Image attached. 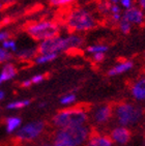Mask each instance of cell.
<instances>
[{
	"mask_svg": "<svg viewBox=\"0 0 145 146\" xmlns=\"http://www.w3.org/2000/svg\"><path fill=\"white\" fill-rule=\"evenodd\" d=\"M95 15L86 7H75L64 17V26L72 33H81L92 30L98 26Z\"/></svg>",
	"mask_w": 145,
	"mask_h": 146,
	"instance_id": "obj_1",
	"label": "cell"
},
{
	"mask_svg": "<svg viewBox=\"0 0 145 146\" xmlns=\"http://www.w3.org/2000/svg\"><path fill=\"white\" fill-rule=\"evenodd\" d=\"M89 119V114L86 109L81 107L65 108L53 115L51 122L56 129L80 127L87 123Z\"/></svg>",
	"mask_w": 145,
	"mask_h": 146,
	"instance_id": "obj_2",
	"label": "cell"
},
{
	"mask_svg": "<svg viewBox=\"0 0 145 146\" xmlns=\"http://www.w3.org/2000/svg\"><path fill=\"white\" fill-rule=\"evenodd\" d=\"M144 111L140 106L131 102H121L113 107V117L118 125L134 127L142 120Z\"/></svg>",
	"mask_w": 145,
	"mask_h": 146,
	"instance_id": "obj_3",
	"label": "cell"
},
{
	"mask_svg": "<svg viewBox=\"0 0 145 146\" xmlns=\"http://www.w3.org/2000/svg\"><path fill=\"white\" fill-rule=\"evenodd\" d=\"M25 31L33 40L43 42L45 39L60 35L61 26L59 23L52 20H42L29 24L26 27Z\"/></svg>",
	"mask_w": 145,
	"mask_h": 146,
	"instance_id": "obj_4",
	"label": "cell"
},
{
	"mask_svg": "<svg viewBox=\"0 0 145 146\" xmlns=\"http://www.w3.org/2000/svg\"><path fill=\"white\" fill-rule=\"evenodd\" d=\"M91 133V129L87 124L80 127L56 129L54 140L62 141L72 146H82L86 143Z\"/></svg>",
	"mask_w": 145,
	"mask_h": 146,
	"instance_id": "obj_5",
	"label": "cell"
},
{
	"mask_svg": "<svg viewBox=\"0 0 145 146\" xmlns=\"http://www.w3.org/2000/svg\"><path fill=\"white\" fill-rule=\"evenodd\" d=\"M45 129L46 122L44 120L30 121L17 129L15 138L21 142H31L41 137Z\"/></svg>",
	"mask_w": 145,
	"mask_h": 146,
	"instance_id": "obj_6",
	"label": "cell"
},
{
	"mask_svg": "<svg viewBox=\"0 0 145 146\" xmlns=\"http://www.w3.org/2000/svg\"><path fill=\"white\" fill-rule=\"evenodd\" d=\"M36 49H37V54L56 53L59 55L60 53L67 51V39L63 35H57L55 37H51L39 42Z\"/></svg>",
	"mask_w": 145,
	"mask_h": 146,
	"instance_id": "obj_7",
	"label": "cell"
},
{
	"mask_svg": "<svg viewBox=\"0 0 145 146\" xmlns=\"http://www.w3.org/2000/svg\"><path fill=\"white\" fill-rule=\"evenodd\" d=\"M112 117H113V107L108 104L100 105L91 113L92 121L98 125L108 123Z\"/></svg>",
	"mask_w": 145,
	"mask_h": 146,
	"instance_id": "obj_8",
	"label": "cell"
},
{
	"mask_svg": "<svg viewBox=\"0 0 145 146\" xmlns=\"http://www.w3.org/2000/svg\"><path fill=\"white\" fill-rule=\"evenodd\" d=\"M109 137L111 138L113 143L117 145H126L130 142L132 138L131 129L122 125H116L110 131Z\"/></svg>",
	"mask_w": 145,
	"mask_h": 146,
	"instance_id": "obj_9",
	"label": "cell"
},
{
	"mask_svg": "<svg viewBox=\"0 0 145 146\" xmlns=\"http://www.w3.org/2000/svg\"><path fill=\"white\" fill-rule=\"evenodd\" d=\"M122 19L126 20L132 26H140L145 22V13L138 5L122 11Z\"/></svg>",
	"mask_w": 145,
	"mask_h": 146,
	"instance_id": "obj_10",
	"label": "cell"
},
{
	"mask_svg": "<svg viewBox=\"0 0 145 146\" xmlns=\"http://www.w3.org/2000/svg\"><path fill=\"white\" fill-rule=\"evenodd\" d=\"M130 92L136 102H145V75L133 81L130 87Z\"/></svg>",
	"mask_w": 145,
	"mask_h": 146,
	"instance_id": "obj_11",
	"label": "cell"
},
{
	"mask_svg": "<svg viewBox=\"0 0 145 146\" xmlns=\"http://www.w3.org/2000/svg\"><path fill=\"white\" fill-rule=\"evenodd\" d=\"M134 68V61L133 60H121V61L117 62L116 64H114L112 68H110L107 72V75L109 77H116L123 75V74L128 73L132 68Z\"/></svg>",
	"mask_w": 145,
	"mask_h": 146,
	"instance_id": "obj_12",
	"label": "cell"
},
{
	"mask_svg": "<svg viewBox=\"0 0 145 146\" xmlns=\"http://www.w3.org/2000/svg\"><path fill=\"white\" fill-rule=\"evenodd\" d=\"M113 141L108 135L100 133H91L84 146H113Z\"/></svg>",
	"mask_w": 145,
	"mask_h": 146,
	"instance_id": "obj_13",
	"label": "cell"
},
{
	"mask_svg": "<svg viewBox=\"0 0 145 146\" xmlns=\"http://www.w3.org/2000/svg\"><path fill=\"white\" fill-rule=\"evenodd\" d=\"M67 44V51L78 50L81 49L84 45V37L79 33H70L65 35Z\"/></svg>",
	"mask_w": 145,
	"mask_h": 146,
	"instance_id": "obj_14",
	"label": "cell"
},
{
	"mask_svg": "<svg viewBox=\"0 0 145 146\" xmlns=\"http://www.w3.org/2000/svg\"><path fill=\"white\" fill-rule=\"evenodd\" d=\"M17 73H18L17 68L13 63H6L3 66L1 73H0V85L2 84V83H4V82L15 78Z\"/></svg>",
	"mask_w": 145,
	"mask_h": 146,
	"instance_id": "obj_15",
	"label": "cell"
},
{
	"mask_svg": "<svg viewBox=\"0 0 145 146\" xmlns=\"http://www.w3.org/2000/svg\"><path fill=\"white\" fill-rule=\"evenodd\" d=\"M37 55V49L36 47H30V48H22L16 52V56L21 60H29L34 59V57Z\"/></svg>",
	"mask_w": 145,
	"mask_h": 146,
	"instance_id": "obj_16",
	"label": "cell"
},
{
	"mask_svg": "<svg viewBox=\"0 0 145 146\" xmlns=\"http://www.w3.org/2000/svg\"><path fill=\"white\" fill-rule=\"evenodd\" d=\"M21 123H22L21 118L16 117V116L7 117L5 119L6 132L9 133V134H13V133L17 132V129L21 127Z\"/></svg>",
	"mask_w": 145,
	"mask_h": 146,
	"instance_id": "obj_17",
	"label": "cell"
},
{
	"mask_svg": "<svg viewBox=\"0 0 145 146\" xmlns=\"http://www.w3.org/2000/svg\"><path fill=\"white\" fill-rule=\"evenodd\" d=\"M58 54L56 53H44V54H37L34 57V62L36 64H46L49 62H52L58 58Z\"/></svg>",
	"mask_w": 145,
	"mask_h": 146,
	"instance_id": "obj_18",
	"label": "cell"
},
{
	"mask_svg": "<svg viewBox=\"0 0 145 146\" xmlns=\"http://www.w3.org/2000/svg\"><path fill=\"white\" fill-rule=\"evenodd\" d=\"M85 51L87 54H90V55L96 53H107L109 51V47L105 44H93L86 47Z\"/></svg>",
	"mask_w": 145,
	"mask_h": 146,
	"instance_id": "obj_19",
	"label": "cell"
},
{
	"mask_svg": "<svg viewBox=\"0 0 145 146\" xmlns=\"http://www.w3.org/2000/svg\"><path fill=\"white\" fill-rule=\"evenodd\" d=\"M31 104L30 100H21V101H14L11 102L6 105V109L9 110H19L23 109V108L28 107Z\"/></svg>",
	"mask_w": 145,
	"mask_h": 146,
	"instance_id": "obj_20",
	"label": "cell"
},
{
	"mask_svg": "<svg viewBox=\"0 0 145 146\" xmlns=\"http://www.w3.org/2000/svg\"><path fill=\"white\" fill-rule=\"evenodd\" d=\"M77 101V96H76L75 92H69V93H65L61 98H59V103L61 106H71L75 102Z\"/></svg>",
	"mask_w": 145,
	"mask_h": 146,
	"instance_id": "obj_21",
	"label": "cell"
},
{
	"mask_svg": "<svg viewBox=\"0 0 145 146\" xmlns=\"http://www.w3.org/2000/svg\"><path fill=\"white\" fill-rule=\"evenodd\" d=\"M109 9H110V3H109L108 0H100V1H98V5H96V11H98V15L108 18Z\"/></svg>",
	"mask_w": 145,
	"mask_h": 146,
	"instance_id": "obj_22",
	"label": "cell"
},
{
	"mask_svg": "<svg viewBox=\"0 0 145 146\" xmlns=\"http://www.w3.org/2000/svg\"><path fill=\"white\" fill-rule=\"evenodd\" d=\"M117 27H118V30H119L122 34H126V35L130 33V32L132 31V28H133L132 24H130L126 20L122 19V18H121V20L118 22Z\"/></svg>",
	"mask_w": 145,
	"mask_h": 146,
	"instance_id": "obj_23",
	"label": "cell"
},
{
	"mask_svg": "<svg viewBox=\"0 0 145 146\" xmlns=\"http://www.w3.org/2000/svg\"><path fill=\"white\" fill-rule=\"evenodd\" d=\"M76 0H49V3L55 7H65L72 4Z\"/></svg>",
	"mask_w": 145,
	"mask_h": 146,
	"instance_id": "obj_24",
	"label": "cell"
},
{
	"mask_svg": "<svg viewBox=\"0 0 145 146\" xmlns=\"http://www.w3.org/2000/svg\"><path fill=\"white\" fill-rule=\"evenodd\" d=\"M2 48H4L5 50L9 51V52H17L18 48H17V44L15 42L14 39H7V40H4L2 42Z\"/></svg>",
	"mask_w": 145,
	"mask_h": 146,
	"instance_id": "obj_25",
	"label": "cell"
},
{
	"mask_svg": "<svg viewBox=\"0 0 145 146\" xmlns=\"http://www.w3.org/2000/svg\"><path fill=\"white\" fill-rule=\"evenodd\" d=\"M11 57H13V55H11V53L9 51L5 50V49L2 48V47L0 48V63L9 61V60L11 59Z\"/></svg>",
	"mask_w": 145,
	"mask_h": 146,
	"instance_id": "obj_26",
	"label": "cell"
},
{
	"mask_svg": "<svg viewBox=\"0 0 145 146\" xmlns=\"http://www.w3.org/2000/svg\"><path fill=\"white\" fill-rule=\"evenodd\" d=\"M119 5L122 11H126L136 5V1L135 0H119Z\"/></svg>",
	"mask_w": 145,
	"mask_h": 146,
	"instance_id": "obj_27",
	"label": "cell"
},
{
	"mask_svg": "<svg viewBox=\"0 0 145 146\" xmlns=\"http://www.w3.org/2000/svg\"><path fill=\"white\" fill-rule=\"evenodd\" d=\"M91 60L94 63H96V64H98V63H100V62H103L104 60H105V58H106V53H96V54H92L91 55Z\"/></svg>",
	"mask_w": 145,
	"mask_h": 146,
	"instance_id": "obj_28",
	"label": "cell"
},
{
	"mask_svg": "<svg viewBox=\"0 0 145 146\" xmlns=\"http://www.w3.org/2000/svg\"><path fill=\"white\" fill-rule=\"evenodd\" d=\"M45 79H46L45 75H43V74H39V75H35V76L31 77L30 81H31V83H32V85H34V84H39V83H42Z\"/></svg>",
	"mask_w": 145,
	"mask_h": 146,
	"instance_id": "obj_29",
	"label": "cell"
},
{
	"mask_svg": "<svg viewBox=\"0 0 145 146\" xmlns=\"http://www.w3.org/2000/svg\"><path fill=\"white\" fill-rule=\"evenodd\" d=\"M11 38V33L9 31H1L0 32V42H4V40H7V39Z\"/></svg>",
	"mask_w": 145,
	"mask_h": 146,
	"instance_id": "obj_30",
	"label": "cell"
},
{
	"mask_svg": "<svg viewBox=\"0 0 145 146\" xmlns=\"http://www.w3.org/2000/svg\"><path fill=\"white\" fill-rule=\"evenodd\" d=\"M136 1V5H138L140 9L145 13V0H135Z\"/></svg>",
	"mask_w": 145,
	"mask_h": 146,
	"instance_id": "obj_31",
	"label": "cell"
},
{
	"mask_svg": "<svg viewBox=\"0 0 145 146\" xmlns=\"http://www.w3.org/2000/svg\"><path fill=\"white\" fill-rule=\"evenodd\" d=\"M52 146H72L70 144L65 143V142H62V141H58V140H54Z\"/></svg>",
	"mask_w": 145,
	"mask_h": 146,
	"instance_id": "obj_32",
	"label": "cell"
},
{
	"mask_svg": "<svg viewBox=\"0 0 145 146\" xmlns=\"http://www.w3.org/2000/svg\"><path fill=\"white\" fill-rule=\"evenodd\" d=\"M21 86H22V87H24V88H28V87H30V86H32V83H31L30 79L23 81L22 83H21Z\"/></svg>",
	"mask_w": 145,
	"mask_h": 146,
	"instance_id": "obj_33",
	"label": "cell"
},
{
	"mask_svg": "<svg viewBox=\"0 0 145 146\" xmlns=\"http://www.w3.org/2000/svg\"><path fill=\"white\" fill-rule=\"evenodd\" d=\"M15 0H2L1 2H2V4H11V3L14 2Z\"/></svg>",
	"mask_w": 145,
	"mask_h": 146,
	"instance_id": "obj_34",
	"label": "cell"
},
{
	"mask_svg": "<svg viewBox=\"0 0 145 146\" xmlns=\"http://www.w3.org/2000/svg\"><path fill=\"white\" fill-rule=\"evenodd\" d=\"M5 96V92L3 91V90H0V101H2L3 98Z\"/></svg>",
	"mask_w": 145,
	"mask_h": 146,
	"instance_id": "obj_35",
	"label": "cell"
},
{
	"mask_svg": "<svg viewBox=\"0 0 145 146\" xmlns=\"http://www.w3.org/2000/svg\"><path fill=\"white\" fill-rule=\"evenodd\" d=\"M46 105H47V103H42V104H39V107L44 108V106H46Z\"/></svg>",
	"mask_w": 145,
	"mask_h": 146,
	"instance_id": "obj_36",
	"label": "cell"
},
{
	"mask_svg": "<svg viewBox=\"0 0 145 146\" xmlns=\"http://www.w3.org/2000/svg\"><path fill=\"white\" fill-rule=\"evenodd\" d=\"M39 146H52L51 144H42V145H39Z\"/></svg>",
	"mask_w": 145,
	"mask_h": 146,
	"instance_id": "obj_37",
	"label": "cell"
},
{
	"mask_svg": "<svg viewBox=\"0 0 145 146\" xmlns=\"http://www.w3.org/2000/svg\"><path fill=\"white\" fill-rule=\"evenodd\" d=\"M2 6H3V4H2V2H1V1H0V9H2Z\"/></svg>",
	"mask_w": 145,
	"mask_h": 146,
	"instance_id": "obj_38",
	"label": "cell"
},
{
	"mask_svg": "<svg viewBox=\"0 0 145 146\" xmlns=\"http://www.w3.org/2000/svg\"><path fill=\"white\" fill-rule=\"evenodd\" d=\"M143 111H144V113H145V105H144V108H143Z\"/></svg>",
	"mask_w": 145,
	"mask_h": 146,
	"instance_id": "obj_39",
	"label": "cell"
},
{
	"mask_svg": "<svg viewBox=\"0 0 145 146\" xmlns=\"http://www.w3.org/2000/svg\"><path fill=\"white\" fill-rule=\"evenodd\" d=\"M144 59H145V52H144Z\"/></svg>",
	"mask_w": 145,
	"mask_h": 146,
	"instance_id": "obj_40",
	"label": "cell"
}]
</instances>
